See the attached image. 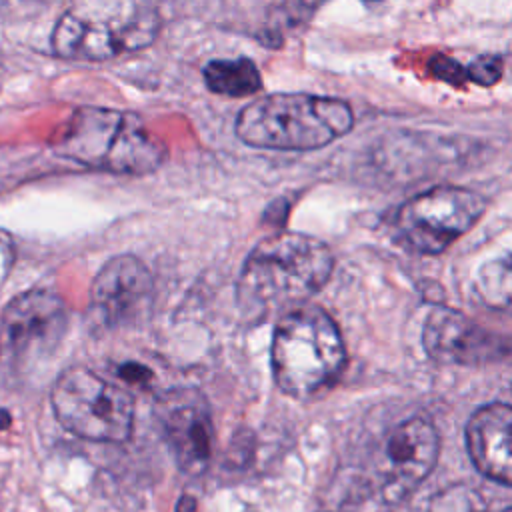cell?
Wrapping results in <instances>:
<instances>
[{"label":"cell","mask_w":512,"mask_h":512,"mask_svg":"<svg viewBox=\"0 0 512 512\" xmlns=\"http://www.w3.org/2000/svg\"><path fill=\"white\" fill-rule=\"evenodd\" d=\"M158 14L140 0H76L52 32L62 58L108 60L154 42Z\"/></svg>","instance_id":"obj_5"},{"label":"cell","mask_w":512,"mask_h":512,"mask_svg":"<svg viewBox=\"0 0 512 512\" xmlns=\"http://www.w3.org/2000/svg\"><path fill=\"white\" fill-rule=\"evenodd\" d=\"M12 262H14L12 242L6 234L0 232V286L4 284V280L8 278V274L12 270Z\"/></svg>","instance_id":"obj_19"},{"label":"cell","mask_w":512,"mask_h":512,"mask_svg":"<svg viewBox=\"0 0 512 512\" xmlns=\"http://www.w3.org/2000/svg\"><path fill=\"white\" fill-rule=\"evenodd\" d=\"M156 420L178 464L188 472H202L212 456V412L200 390L176 388L156 400Z\"/></svg>","instance_id":"obj_10"},{"label":"cell","mask_w":512,"mask_h":512,"mask_svg":"<svg viewBox=\"0 0 512 512\" xmlns=\"http://www.w3.org/2000/svg\"><path fill=\"white\" fill-rule=\"evenodd\" d=\"M440 450L436 428L424 418L398 424L376 448L374 482L386 502L404 500L432 472Z\"/></svg>","instance_id":"obj_9"},{"label":"cell","mask_w":512,"mask_h":512,"mask_svg":"<svg viewBox=\"0 0 512 512\" xmlns=\"http://www.w3.org/2000/svg\"><path fill=\"white\" fill-rule=\"evenodd\" d=\"M480 194L460 186H436L404 202L394 218L400 242L422 254L444 252L484 214Z\"/></svg>","instance_id":"obj_7"},{"label":"cell","mask_w":512,"mask_h":512,"mask_svg":"<svg viewBox=\"0 0 512 512\" xmlns=\"http://www.w3.org/2000/svg\"><path fill=\"white\" fill-rule=\"evenodd\" d=\"M354 116L338 98L270 94L250 102L236 118V136L248 146L314 150L350 132Z\"/></svg>","instance_id":"obj_2"},{"label":"cell","mask_w":512,"mask_h":512,"mask_svg":"<svg viewBox=\"0 0 512 512\" xmlns=\"http://www.w3.org/2000/svg\"><path fill=\"white\" fill-rule=\"evenodd\" d=\"M204 82L212 92L232 98L250 96L262 88L260 72L250 58L208 62L204 68Z\"/></svg>","instance_id":"obj_14"},{"label":"cell","mask_w":512,"mask_h":512,"mask_svg":"<svg viewBox=\"0 0 512 512\" xmlns=\"http://www.w3.org/2000/svg\"><path fill=\"white\" fill-rule=\"evenodd\" d=\"M504 512H512V508H506V510H504Z\"/></svg>","instance_id":"obj_22"},{"label":"cell","mask_w":512,"mask_h":512,"mask_svg":"<svg viewBox=\"0 0 512 512\" xmlns=\"http://www.w3.org/2000/svg\"><path fill=\"white\" fill-rule=\"evenodd\" d=\"M8 422H10V416L4 410H0V428L8 426Z\"/></svg>","instance_id":"obj_21"},{"label":"cell","mask_w":512,"mask_h":512,"mask_svg":"<svg viewBox=\"0 0 512 512\" xmlns=\"http://www.w3.org/2000/svg\"><path fill=\"white\" fill-rule=\"evenodd\" d=\"M58 152L112 174H148L166 158L164 142L130 112L80 108L64 130Z\"/></svg>","instance_id":"obj_4"},{"label":"cell","mask_w":512,"mask_h":512,"mask_svg":"<svg viewBox=\"0 0 512 512\" xmlns=\"http://www.w3.org/2000/svg\"><path fill=\"white\" fill-rule=\"evenodd\" d=\"M504 74V62L500 56H480L476 60L470 62V66L466 68V76L480 84V86H492L496 84Z\"/></svg>","instance_id":"obj_17"},{"label":"cell","mask_w":512,"mask_h":512,"mask_svg":"<svg viewBox=\"0 0 512 512\" xmlns=\"http://www.w3.org/2000/svg\"><path fill=\"white\" fill-rule=\"evenodd\" d=\"M466 444L482 474L512 484V406L488 404L478 408L466 424Z\"/></svg>","instance_id":"obj_13"},{"label":"cell","mask_w":512,"mask_h":512,"mask_svg":"<svg viewBox=\"0 0 512 512\" xmlns=\"http://www.w3.org/2000/svg\"><path fill=\"white\" fill-rule=\"evenodd\" d=\"M152 294V276L142 260L116 256L108 260L92 284V312L108 328L134 320L146 310Z\"/></svg>","instance_id":"obj_12"},{"label":"cell","mask_w":512,"mask_h":512,"mask_svg":"<svg viewBox=\"0 0 512 512\" xmlns=\"http://www.w3.org/2000/svg\"><path fill=\"white\" fill-rule=\"evenodd\" d=\"M474 288L486 306L512 314V252L488 260L478 270Z\"/></svg>","instance_id":"obj_15"},{"label":"cell","mask_w":512,"mask_h":512,"mask_svg":"<svg viewBox=\"0 0 512 512\" xmlns=\"http://www.w3.org/2000/svg\"><path fill=\"white\" fill-rule=\"evenodd\" d=\"M330 248L300 232H278L254 246L240 278L238 300L248 312L266 314L318 292L332 274Z\"/></svg>","instance_id":"obj_1"},{"label":"cell","mask_w":512,"mask_h":512,"mask_svg":"<svg viewBox=\"0 0 512 512\" xmlns=\"http://www.w3.org/2000/svg\"><path fill=\"white\" fill-rule=\"evenodd\" d=\"M428 512H490L484 498L466 484L448 486L436 492L428 504Z\"/></svg>","instance_id":"obj_16"},{"label":"cell","mask_w":512,"mask_h":512,"mask_svg":"<svg viewBox=\"0 0 512 512\" xmlns=\"http://www.w3.org/2000/svg\"><path fill=\"white\" fill-rule=\"evenodd\" d=\"M50 402L58 422L92 442H124L134 424V400L88 368H70L56 380Z\"/></svg>","instance_id":"obj_6"},{"label":"cell","mask_w":512,"mask_h":512,"mask_svg":"<svg viewBox=\"0 0 512 512\" xmlns=\"http://www.w3.org/2000/svg\"><path fill=\"white\" fill-rule=\"evenodd\" d=\"M424 348L440 362L478 364L512 354V338L500 336L450 308H434L424 322Z\"/></svg>","instance_id":"obj_11"},{"label":"cell","mask_w":512,"mask_h":512,"mask_svg":"<svg viewBox=\"0 0 512 512\" xmlns=\"http://www.w3.org/2000/svg\"><path fill=\"white\" fill-rule=\"evenodd\" d=\"M66 332L64 302L46 290L18 294L2 314L0 358L24 368L50 354Z\"/></svg>","instance_id":"obj_8"},{"label":"cell","mask_w":512,"mask_h":512,"mask_svg":"<svg viewBox=\"0 0 512 512\" xmlns=\"http://www.w3.org/2000/svg\"><path fill=\"white\" fill-rule=\"evenodd\" d=\"M270 358L278 388L294 398H310L338 378L346 354L328 312L302 304L278 320Z\"/></svg>","instance_id":"obj_3"},{"label":"cell","mask_w":512,"mask_h":512,"mask_svg":"<svg viewBox=\"0 0 512 512\" xmlns=\"http://www.w3.org/2000/svg\"><path fill=\"white\" fill-rule=\"evenodd\" d=\"M176 512H198V506H196V500L192 496H182L178 500V506H176Z\"/></svg>","instance_id":"obj_20"},{"label":"cell","mask_w":512,"mask_h":512,"mask_svg":"<svg viewBox=\"0 0 512 512\" xmlns=\"http://www.w3.org/2000/svg\"><path fill=\"white\" fill-rule=\"evenodd\" d=\"M430 70L436 78H440L444 82H450V84H460L464 78H468L466 70L456 60H452L448 56H442V54L432 58Z\"/></svg>","instance_id":"obj_18"}]
</instances>
